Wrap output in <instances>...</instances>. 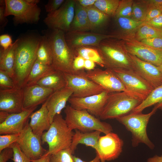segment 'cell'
<instances>
[{
	"mask_svg": "<svg viewBox=\"0 0 162 162\" xmlns=\"http://www.w3.org/2000/svg\"><path fill=\"white\" fill-rule=\"evenodd\" d=\"M40 38L31 35L18 39L15 52L14 82L21 88L37 60Z\"/></svg>",
	"mask_w": 162,
	"mask_h": 162,
	"instance_id": "6da1fadb",
	"label": "cell"
},
{
	"mask_svg": "<svg viewBox=\"0 0 162 162\" xmlns=\"http://www.w3.org/2000/svg\"><path fill=\"white\" fill-rule=\"evenodd\" d=\"M50 29L44 35L51 46L52 57V66L56 70L63 73L74 74L81 73L84 69L76 71L73 68L75 56L66 42L65 32L58 30Z\"/></svg>",
	"mask_w": 162,
	"mask_h": 162,
	"instance_id": "7a4b0ae2",
	"label": "cell"
},
{
	"mask_svg": "<svg viewBox=\"0 0 162 162\" xmlns=\"http://www.w3.org/2000/svg\"><path fill=\"white\" fill-rule=\"evenodd\" d=\"M74 133L68 127L62 115L57 114L54 116L49 129L42 134V144L46 143L48 144V154L55 153L70 148Z\"/></svg>",
	"mask_w": 162,
	"mask_h": 162,
	"instance_id": "3957f363",
	"label": "cell"
},
{
	"mask_svg": "<svg viewBox=\"0 0 162 162\" xmlns=\"http://www.w3.org/2000/svg\"><path fill=\"white\" fill-rule=\"evenodd\" d=\"M65 120L72 130H77L83 132L98 130L105 134L112 132L113 129L109 124L91 114L86 110L75 109L69 105L64 110Z\"/></svg>",
	"mask_w": 162,
	"mask_h": 162,
	"instance_id": "277c9868",
	"label": "cell"
},
{
	"mask_svg": "<svg viewBox=\"0 0 162 162\" xmlns=\"http://www.w3.org/2000/svg\"><path fill=\"white\" fill-rule=\"evenodd\" d=\"M157 109L154 106L152 111L147 114L132 112L116 119L131 133L133 147H137L140 143H143L150 149L154 148V144L148 136L147 127L150 118L155 114Z\"/></svg>",
	"mask_w": 162,
	"mask_h": 162,
	"instance_id": "5b68a950",
	"label": "cell"
},
{
	"mask_svg": "<svg viewBox=\"0 0 162 162\" xmlns=\"http://www.w3.org/2000/svg\"><path fill=\"white\" fill-rule=\"evenodd\" d=\"M142 101L125 92L110 93L99 118L102 120L116 119L125 116L132 112Z\"/></svg>",
	"mask_w": 162,
	"mask_h": 162,
	"instance_id": "8992f818",
	"label": "cell"
},
{
	"mask_svg": "<svg viewBox=\"0 0 162 162\" xmlns=\"http://www.w3.org/2000/svg\"><path fill=\"white\" fill-rule=\"evenodd\" d=\"M110 38L103 40L96 47L104 61L105 68L133 70L129 54L120 41Z\"/></svg>",
	"mask_w": 162,
	"mask_h": 162,
	"instance_id": "52a82bcc",
	"label": "cell"
},
{
	"mask_svg": "<svg viewBox=\"0 0 162 162\" xmlns=\"http://www.w3.org/2000/svg\"><path fill=\"white\" fill-rule=\"evenodd\" d=\"M39 2V0H5V16H14L15 24L37 23L41 12L37 5Z\"/></svg>",
	"mask_w": 162,
	"mask_h": 162,
	"instance_id": "ba28073f",
	"label": "cell"
},
{
	"mask_svg": "<svg viewBox=\"0 0 162 162\" xmlns=\"http://www.w3.org/2000/svg\"><path fill=\"white\" fill-rule=\"evenodd\" d=\"M118 37L121 39L120 41L122 46L129 54L157 67L162 64V49L147 46L132 36Z\"/></svg>",
	"mask_w": 162,
	"mask_h": 162,
	"instance_id": "9c48e42d",
	"label": "cell"
},
{
	"mask_svg": "<svg viewBox=\"0 0 162 162\" xmlns=\"http://www.w3.org/2000/svg\"><path fill=\"white\" fill-rule=\"evenodd\" d=\"M111 69L122 82L128 92L142 101L154 88L133 69Z\"/></svg>",
	"mask_w": 162,
	"mask_h": 162,
	"instance_id": "30bf717a",
	"label": "cell"
},
{
	"mask_svg": "<svg viewBox=\"0 0 162 162\" xmlns=\"http://www.w3.org/2000/svg\"><path fill=\"white\" fill-rule=\"evenodd\" d=\"M64 73L66 86L71 88L73 93L71 97L81 98L100 93L104 89L87 77L83 70L77 74Z\"/></svg>",
	"mask_w": 162,
	"mask_h": 162,
	"instance_id": "8fae6325",
	"label": "cell"
},
{
	"mask_svg": "<svg viewBox=\"0 0 162 162\" xmlns=\"http://www.w3.org/2000/svg\"><path fill=\"white\" fill-rule=\"evenodd\" d=\"M75 0H66L56 11L48 14L44 20L50 29L68 32L74 16Z\"/></svg>",
	"mask_w": 162,
	"mask_h": 162,
	"instance_id": "7c38bea8",
	"label": "cell"
},
{
	"mask_svg": "<svg viewBox=\"0 0 162 162\" xmlns=\"http://www.w3.org/2000/svg\"><path fill=\"white\" fill-rule=\"evenodd\" d=\"M16 142L31 160L41 158L48 152L42 147L41 138L33 133L28 122L20 134Z\"/></svg>",
	"mask_w": 162,
	"mask_h": 162,
	"instance_id": "4fadbf2b",
	"label": "cell"
},
{
	"mask_svg": "<svg viewBox=\"0 0 162 162\" xmlns=\"http://www.w3.org/2000/svg\"><path fill=\"white\" fill-rule=\"evenodd\" d=\"M85 75L110 93L125 92L130 93L111 69L103 70L99 68H95L86 72Z\"/></svg>",
	"mask_w": 162,
	"mask_h": 162,
	"instance_id": "5bb4252c",
	"label": "cell"
},
{
	"mask_svg": "<svg viewBox=\"0 0 162 162\" xmlns=\"http://www.w3.org/2000/svg\"><path fill=\"white\" fill-rule=\"evenodd\" d=\"M110 93L104 90L99 94L81 98L70 97L68 102L73 108L86 110L99 118L106 103Z\"/></svg>",
	"mask_w": 162,
	"mask_h": 162,
	"instance_id": "9a60e30c",
	"label": "cell"
},
{
	"mask_svg": "<svg viewBox=\"0 0 162 162\" xmlns=\"http://www.w3.org/2000/svg\"><path fill=\"white\" fill-rule=\"evenodd\" d=\"M123 140L116 134L112 132L100 136L96 151L100 158V162L115 160L122 151Z\"/></svg>",
	"mask_w": 162,
	"mask_h": 162,
	"instance_id": "2e32d148",
	"label": "cell"
},
{
	"mask_svg": "<svg viewBox=\"0 0 162 162\" xmlns=\"http://www.w3.org/2000/svg\"><path fill=\"white\" fill-rule=\"evenodd\" d=\"M113 35H106L91 32L69 31L65 33L66 42L73 51L75 49L86 46H97L101 41L108 38H115Z\"/></svg>",
	"mask_w": 162,
	"mask_h": 162,
	"instance_id": "e0dca14e",
	"label": "cell"
},
{
	"mask_svg": "<svg viewBox=\"0 0 162 162\" xmlns=\"http://www.w3.org/2000/svg\"><path fill=\"white\" fill-rule=\"evenodd\" d=\"M23 89L16 86L8 89H0V111L10 113L23 110Z\"/></svg>",
	"mask_w": 162,
	"mask_h": 162,
	"instance_id": "ac0fdd59",
	"label": "cell"
},
{
	"mask_svg": "<svg viewBox=\"0 0 162 162\" xmlns=\"http://www.w3.org/2000/svg\"><path fill=\"white\" fill-rule=\"evenodd\" d=\"M129 55L132 62L133 70L137 74L154 88L162 84V73L158 67L135 56Z\"/></svg>",
	"mask_w": 162,
	"mask_h": 162,
	"instance_id": "d6986e66",
	"label": "cell"
},
{
	"mask_svg": "<svg viewBox=\"0 0 162 162\" xmlns=\"http://www.w3.org/2000/svg\"><path fill=\"white\" fill-rule=\"evenodd\" d=\"M37 106L24 109L18 113H10L6 119L0 123V134H20L23 130L31 114Z\"/></svg>",
	"mask_w": 162,
	"mask_h": 162,
	"instance_id": "ffe728a7",
	"label": "cell"
},
{
	"mask_svg": "<svg viewBox=\"0 0 162 162\" xmlns=\"http://www.w3.org/2000/svg\"><path fill=\"white\" fill-rule=\"evenodd\" d=\"M23 89V108L29 109L44 103L54 92L36 84L22 88Z\"/></svg>",
	"mask_w": 162,
	"mask_h": 162,
	"instance_id": "44dd1931",
	"label": "cell"
},
{
	"mask_svg": "<svg viewBox=\"0 0 162 162\" xmlns=\"http://www.w3.org/2000/svg\"><path fill=\"white\" fill-rule=\"evenodd\" d=\"M73 93L72 89L66 86L54 92L47 99L46 107L51 124L54 116L61 114L62 110L65 108L66 103Z\"/></svg>",
	"mask_w": 162,
	"mask_h": 162,
	"instance_id": "7402d4cb",
	"label": "cell"
},
{
	"mask_svg": "<svg viewBox=\"0 0 162 162\" xmlns=\"http://www.w3.org/2000/svg\"><path fill=\"white\" fill-rule=\"evenodd\" d=\"M47 100L43 103L40 108L30 115L29 126L33 133L39 138L45 130L50 128V123L49 112L46 107Z\"/></svg>",
	"mask_w": 162,
	"mask_h": 162,
	"instance_id": "603a6c76",
	"label": "cell"
},
{
	"mask_svg": "<svg viewBox=\"0 0 162 162\" xmlns=\"http://www.w3.org/2000/svg\"><path fill=\"white\" fill-rule=\"evenodd\" d=\"M101 133L100 131L98 130L83 132L75 130L70 148L73 154L77 145L80 144L85 145L87 146L91 147L96 151L98 149V141Z\"/></svg>",
	"mask_w": 162,
	"mask_h": 162,
	"instance_id": "cb8c5ba5",
	"label": "cell"
},
{
	"mask_svg": "<svg viewBox=\"0 0 162 162\" xmlns=\"http://www.w3.org/2000/svg\"><path fill=\"white\" fill-rule=\"evenodd\" d=\"M18 39L7 49L0 47V69L7 72L14 82L15 52Z\"/></svg>",
	"mask_w": 162,
	"mask_h": 162,
	"instance_id": "d4e9b609",
	"label": "cell"
},
{
	"mask_svg": "<svg viewBox=\"0 0 162 162\" xmlns=\"http://www.w3.org/2000/svg\"><path fill=\"white\" fill-rule=\"evenodd\" d=\"M55 70L52 66L44 64L36 60L22 88L36 84L39 80Z\"/></svg>",
	"mask_w": 162,
	"mask_h": 162,
	"instance_id": "484cf974",
	"label": "cell"
},
{
	"mask_svg": "<svg viewBox=\"0 0 162 162\" xmlns=\"http://www.w3.org/2000/svg\"><path fill=\"white\" fill-rule=\"evenodd\" d=\"M85 8L87 12L90 31L101 34V31L107 24L110 17L94 6Z\"/></svg>",
	"mask_w": 162,
	"mask_h": 162,
	"instance_id": "4316f807",
	"label": "cell"
},
{
	"mask_svg": "<svg viewBox=\"0 0 162 162\" xmlns=\"http://www.w3.org/2000/svg\"><path fill=\"white\" fill-rule=\"evenodd\" d=\"M37 84L53 90L54 92L63 88L66 86L64 73L56 70L39 80Z\"/></svg>",
	"mask_w": 162,
	"mask_h": 162,
	"instance_id": "83f0119b",
	"label": "cell"
},
{
	"mask_svg": "<svg viewBox=\"0 0 162 162\" xmlns=\"http://www.w3.org/2000/svg\"><path fill=\"white\" fill-rule=\"evenodd\" d=\"M73 52L75 57L80 56L85 60L93 61L100 67L105 68L104 61L96 47H80L75 49Z\"/></svg>",
	"mask_w": 162,
	"mask_h": 162,
	"instance_id": "f1b7e54d",
	"label": "cell"
},
{
	"mask_svg": "<svg viewBox=\"0 0 162 162\" xmlns=\"http://www.w3.org/2000/svg\"><path fill=\"white\" fill-rule=\"evenodd\" d=\"M37 60L45 65L52 66V53L51 46L47 37L41 36L37 53Z\"/></svg>",
	"mask_w": 162,
	"mask_h": 162,
	"instance_id": "f546056e",
	"label": "cell"
},
{
	"mask_svg": "<svg viewBox=\"0 0 162 162\" xmlns=\"http://www.w3.org/2000/svg\"><path fill=\"white\" fill-rule=\"evenodd\" d=\"M162 101V84L154 88L146 98L132 112H140L146 108Z\"/></svg>",
	"mask_w": 162,
	"mask_h": 162,
	"instance_id": "4dcf8cb0",
	"label": "cell"
},
{
	"mask_svg": "<svg viewBox=\"0 0 162 162\" xmlns=\"http://www.w3.org/2000/svg\"><path fill=\"white\" fill-rule=\"evenodd\" d=\"M117 26L119 30L127 33L130 34V36H133L137 29L143 23V21H135L131 18L119 17H114Z\"/></svg>",
	"mask_w": 162,
	"mask_h": 162,
	"instance_id": "1f68e13d",
	"label": "cell"
},
{
	"mask_svg": "<svg viewBox=\"0 0 162 162\" xmlns=\"http://www.w3.org/2000/svg\"><path fill=\"white\" fill-rule=\"evenodd\" d=\"M136 40H142L155 37H162V32L152 26L143 23L132 36Z\"/></svg>",
	"mask_w": 162,
	"mask_h": 162,
	"instance_id": "d6a6232c",
	"label": "cell"
},
{
	"mask_svg": "<svg viewBox=\"0 0 162 162\" xmlns=\"http://www.w3.org/2000/svg\"><path fill=\"white\" fill-rule=\"evenodd\" d=\"M148 8L147 0H134L131 18L135 21L144 22Z\"/></svg>",
	"mask_w": 162,
	"mask_h": 162,
	"instance_id": "836d02e7",
	"label": "cell"
},
{
	"mask_svg": "<svg viewBox=\"0 0 162 162\" xmlns=\"http://www.w3.org/2000/svg\"><path fill=\"white\" fill-rule=\"evenodd\" d=\"M120 1L119 0H96L94 6L110 17H114Z\"/></svg>",
	"mask_w": 162,
	"mask_h": 162,
	"instance_id": "e575fe53",
	"label": "cell"
},
{
	"mask_svg": "<svg viewBox=\"0 0 162 162\" xmlns=\"http://www.w3.org/2000/svg\"><path fill=\"white\" fill-rule=\"evenodd\" d=\"M134 0H120L114 17H124L131 18Z\"/></svg>",
	"mask_w": 162,
	"mask_h": 162,
	"instance_id": "d590c367",
	"label": "cell"
},
{
	"mask_svg": "<svg viewBox=\"0 0 162 162\" xmlns=\"http://www.w3.org/2000/svg\"><path fill=\"white\" fill-rule=\"evenodd\" d=\"M73 153L70 148L49 154V162H74Z\"/></svg>",
	"mask_w": 162,
	"mask_h": 162,
	"instance_id": "8d00e7d4",
	"label": "cell"
},
{
	"mask_svg": "<svg viewBox=\"0 0 162 162\" xmlns=\"http://www.w3.org/2000/svg\"><path fill=\"white\" fill-rule=\"evenodd\" d=\"M89 32L90 26L88 19H73L69 31Z\"/></svg>",
	"mask_w": 162,
	"mask_h": 162,
	"instance_id": "74e56055",
	"label": "cell"
},
{
	"mask_svg": "<svg viewBox=\"0 0 162 162\" xmlns=\"http://www.w3.org/2000/svg\"><path fill=\"white\" fill-rule=\"evenodd\" d=\"M20 134H2L0 135V152L4 149L10 147L16 142Z\"/></svg>",
	"mask_w": 162,
	"mask_h": 162,
	"instance_id": "f35d334b",
	"label": "cell"
},
{
	"mask_svg": "<svg viewBox=\"0 0 162 162\" xmlns=\"http://www.w3.org/2000/svg\"><path fill=\"white\" fill-rule=\"evenodd\" d=\"M16 86L8 73L0 69V89H10Z\"/></svg>",
	"mask_w": 162,
	"mask_h": 162,
	"instance_id": "ab89813d",
	"label": "cell"
},
{
	"mask_svg": "<svg viewBox=\"0 0 162 162\" xmlns=\"http://www.w3.org/2000/svg\"><path fill=\"white\" fill-rule=\"evenodd\" d=\"M13 150L14 155L12 159L14 162H32L31 160L23 152L16 142L10 146Z\"/></svg>",
	"mask_w": 162,
	"mask_h": 162,
	"instance_id": "60d3db41",
	"label": "cell"
},
{
	"mask_svg": "<svg viewBox=\"0 0 162 162\" xmlns=\"http://www.w3.org/2000/svg\"><path fill=\"white\" fill-rule=\"evenodd\" d=\"M140 41L149 46L162 49V37H155L146 39Z\"/></svg>",
	"mask_w": 162,
	"mask_h": 162,
	"instance_id": "b9f144b4",
	"label": "cell"
},
{
	"mask_svg": "<svg viewBox=\"0 0 162 162\" xmlns=\"http://www.w3.org/2000/svg\"><path fill=\"white\" fill-rule=\"evenodd\" d=\"M75 1L74 16V19H88L86 9L81 5L76 0Z\"/></svg>",
	"mask_w": 162,
	"mask_h": 162,
	"instance_id": "7bdbcfd3",
	"label": "cell"
},
{
	"mask_svg": "<svg viewBox=\"0 0 162 162\" xmlns=\"http://www.w3.org/2000/svg\"><path fill=\"white\" fill-rule=\"evenodd\" d=\"M65 0H49L45 5L46 10L48 14L52 13L58 10L65 2Z\"/></svg>",
	"mask_w": 162,
	"mask_h": 162,
	"instance_id": "ee69618b",
	"label": "cell"
},
{
	"mask_svg": "<svg viewBox=\"0 0 162 162\" xmlns=\"http://www.w3.org/2000/svg\"><path fill=\"white\" fill-rule=\"evenodd\" d=\"M161 14H162V8L149 6L148 10L144 21V23Z\"/></svg>",
	"mask_w": 162,
	"mask_h": 162,
	"instance_id": "f6af8a7d",
	"label": "cell"
},
{
	"mask_svg": "<svg viewBox=\"0 0 162 162\" xmlns=\"http://www.w3.org/2000/svg\"><path fill=\"white\" fill-rule=\"evenodd\" d=\"M5 0H0V26L4 28L8 22V20L5 16Z\"/></svg>",
	"mask_w": 162,
	"mask_h": 162,
	"instance_id": "bcb514c9",
	"label": "cell"
},
{
	"mask_svg": "<svg viewBox=\"0 0 162 162\" xmlns=\"http://www.w3.org/2000/svg\"><path fill=\"white\" fill-rule=\"evenodd\" d=\"M11 36L8 34H2L0 36V47L5 50L13 44Z\"/></svg>",
	"mask_w": 162,
	"mask_h": 162,
	"instance_id": "7dc6e473",
	"label": "cell"
},
{
	"mask_svg": "<svg viewBox=\"0 0 162 162\" xmlns=\"http://www.w3.org/2000/svg\"><path fill=\"white\" fill-rule=\"evenodd\" d=\"M14 152L12 148L9 147L0 152V162H7L13 157Z\"/></svg>",
	"mask_w": 162,
	"mask_h": 162,
	"instance_id": "c3c4849f",
	"label": "cell"
},
{
	"mask_svg": "<svg viewBox=\"0 0 162 162\" xmlns=\"http://www.w3.org/2000/svg\"><path fill=\"white\" fill-rule=\"evenodd\" d=\"M144 23L150 25L162 32V14Z\"/></svg>",
	"mask_w": 162,
	"mask_h": 162,
	"instance_id": "681fc988",
	"label": "cell"
},
{
	"mask_svg": "<svg viewBox=\"0 0 162 162\" xmlns=\"http://www.w3.org/2000/svg\"><path fill=\"white\" fill-rule=\"evenodd\" d=\"M85 60L80 56L75 57L73 62V67L75 71H78L84 69Z\"/></svg>",
	"mask_w": 162,
	"mask_h": 162,
	"instance_id": "f907efd6",
	"label": "cell"
},
{
	"mask_svg": "<svg viewBox=\"0 0 162 162\" xmlns=\"http://www.w3.org/2000/svg\"><path fill=\"white\" fill-rule=\"evenodd\" d=\"M81 5L85 8H88L94 6L96 0H76Z\"/></svg>",
	"mask_w": 162,
	"mask_h": 162,
	"instance_id": "816d5d0a",
	"label": "cell"
},
{
	"mask_svg": "<svg viewBox=\"0 0 162 162\" xmlns=\"http://www.w3.org/2000/svg\"><path fill=\"white\" fill-rule=\"evenodd\" d=\"M96 63L93 61L89 60H85L84 63V69L87 71L94 70L96 66Z\"/></svg>",
	"mask_w": 162,
	"mask_h": 162,
	"instance_id": "f5cc1de1",
	"label": "cell"
},
{
	"mask_svg": "<svg viewBox=\"0 0 162 162\" xmlns=\"http://www.w3.org/2000/svg\"><path fill=\"white\" fill-rule=\"evenodd\" d=\"M150 6L162 8V0H147Z\"/></svg>",
	"mask_w": 162,
	"mask_h": 162,
	"instance_id": "db71d44e",
	"label": "cell"
},
{
	"mask_svg": "<svg viewBox=\"0 0 162 162\" xmlns=\"http://www.w3.org/2000/svg\"><path fill=\"white\" fill-rule=\"evenodd\" d=\"M73 158L74 162H100V158L97 154H96V156L93 160L88 162L84 161L80 158L75 156H73Z\"/></svg>",
	"mask_w": 162,
	"mask_h": 162,
	"instance_id": "11a10c76",
	"label": "cell"
},
{
	"mask_svg": "<svg viewBox=\"0 0 162 162\" xmlns=\"http://www.w3.org/2000/svg\"><path fill=\"white\" fill-rule=\"evenodd\" d=\"M49 154L47 153V152L41 158L37 160L31 161L32 162H49Z\"/></svg>",
	"mask_w": 162,
	"mask_h": 162,
	"instance_id": "9f6ffc18",
	"label": "cell"
},
{
	"mask_svg": "<svg viewBox=\"0 0 162 162\" xmlns=\"http://www.w3.org/2000/svg\"><path fill=\"white\" fill-rule=\"evenodd\" d=\"M146 162H162V155H156L148 158Z\"/></svg>",
	"mask_w": 162,
	"mask_h": 162,
	"instance_id": "6f0895ef",
	"label": "cell"
},
{
	"mask_svg": "<svg viewBox=\"0 0 162 162\" xmlns=\"http://www.w3.org/2000/svg\"><path fill=\"white\" fill-rule=\"evenodd\" d=\"M10 114L6 112L0 111V123L4 122Z\"/></svg>",
	"mask_w": 162,
	"mask_h": 162,
	"instance_id": "680465c9",
	"label": "cell"
},
{
	"mask_svg": "<svg viewBox=\"0 0 162 162\" xmlns=\"http://www.w3.org/2000/svg\"><path fill=\"white\" fill-rule=\"evenodd\" d=\"M155 106L157 107L158 109H160L162 111V101L156 104Z\"/></svg>",
	"mask_w": 162,
	"mask_h": 162,
	"instance_id": "91938a15",
	"label": "cell"
},
{
	"mask_svg": "<svg viewBox=\"0 0 162 162\" xmlns=\"http://www.w3.org/2000/svg\"><path fill=\"white\" fill-rule=\"evenodd\" d=\"M159 69L162 73V64L159 66L158 67Z\"/></svg>",
	"mask_w": 162,
	"mask_h": 162,
	"instance_id": "94428289",
	"label": "cell"
}]
</instances>
